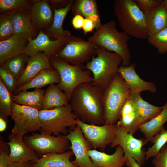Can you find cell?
Wrapping results in <instances>:
<instances>
[{
	"mask_svg": "<svg viewBox=\"0 0 167 167\" xmlns=\"http://www.w3.org/2000/svg\"><path fill=\"white\" fill-rule=\"evenodd\" d=\"M103 91L91 83H83L75 88L69 104L78 119L89 124L101 125L105 124L101 102Z\"/></svg>",
	"mask_w": 167,
	"mask_h": 167,
	"instance_id": "cell-1",
	"label": "cell"
},
{
	"mask_svg": "<svg viewBox=\"0 0 167 167\" xmlns=\"http://www.w3.org/2000/svg\"><path fill=\"white\" fill-rule=\"evenodd\" d=\"M130 38L125 32L118 31L115 22L111 20L101 24L87 40L97 46L119 55L122 60V65L126 66L131 64V56L128 45Z\"/></svg>",
	"mask_w": 167,
	"mask_h": 167,
	"instance_id": "cell-2",
	"label": "cell"
},
{
	"mask_svg": "<svg viewBox=\"0 0 167 167\" xmlns=\"http://www.w3.org/2000/svg\"><path fill=\"white\" fill-rule=\"evenodd\" d=\"M91 59L85 65L86 69L93 75L92 84L104 90L109 85L117 74L122 60L118 54L108 51L105 49L96 46Z\"/></svg>",
	"mask_w": 167,
	"mask_h": 167,
	"instance_id": "cell-3",
	"label": "cell"
},
{
	"mask_svg": "<svg viewBox=\"0 0 167 167\" xmlns=\"http://www.w3.org/2000/svg\"><path fill=\"white\" fill-rule=\"evenodd\" d=\"M113 9L123 32L130 36L147 39L148 35L145 15L138 7L135 0H116Z\"/></svg>",
	"mask_w": 167,
	"mask_h": 167,
	"instance_id": "cell-4",
	"label": "cell"
},
{
	"mask_svg": "<svg viewBox=\"0 0 167 167\" xmlns=\"http://www.w3.org/2000/svg\"><path fill=\"white\" fill-rule=\"evenodd\" d=\"M130 93L125 81L118 73L109 86L104 90L102 95L101 102L105 124H116Z\"/></svg>",
	"mask_w": 167,
	"mask_h": 167,
	"instance_id": "cell-5",
	"label": "cell"
},
{
	"mask_svg": "<svg viewBox=\"0 0 167 167\" xmlns=\"http://www.w3.org/2000/svg\"><path fill=\"white\" fill-rule=\"evenodd\" d=\"M49 61L53 68L58 71L59 75L60 82L57 86L65 93L69 100L78 86L93 81L91 71L84 70L85 68L84 64L72 65L56 55L50 57Z\"/></svg>",
	"mask_w": 167,
	"mask_h": 167,
	"instance_id": "cell-6",
	"label": "cell"
},
{
	"mask_svg": "<svg viewBox=\"0 0 167 167\" xmlns=\"http://www.w3.org/2000/svg\"><path fill=\"white\" fill-rule=\"evenodd\" d=\"M42 131L53 135H67L68 129L77 125V118L73 112L70 104L49 110H39Z\"/></svg>",
	"mask_w": 167,
	"mask_h": 167,
	"instance_id": "cell-7",
	"label": "cell"
},
{
	"mask_svg": "<svg viewBox=\"0 0 167 167\" xmlns=\"http://www.w3.org/2000/svg\"><path fill=\"white\" fill-rule=\"evenodd\" d=\"M40 131V133L25 135L23 138L25 143L38 156L50 152L63 153L71 149L70 141L66 135H52L48 132Z\"/></svg>",
	"mask_w": 167,
	"mask_h": 167,
	"instance_id": "cell-8",
	"label": "cell"
},
{
	"mask_svg": "<svg viewBox=\"0 0 167 167\" xmlns=\"http://www.w3.org/2000/svg\"><path fill=\"white\" fill-rule=\"evenodd\" d=\"M11 117L14 122L11 133L14 135L23 138L29 132L41 130L39 110L34 107L14 102Z\"/></svg>",
	"mask_w": 167,
	"mask_h": 167,
	"instance_id": "cell-9",
	"label": "cell"
},
{
	"mask_svg": "<svg viewBox=\"0 0 167 167\" xmlns=\"http://www.w3.org/2000/svg\"><path fill=\"white\" fill-rule=\"evenodd\" d=\"M96 46L89 41L71 36L69 42L56 56L72 65L84 64L91 59Z\"/></svg>",
	"mask_w": 167,
	"mask_h": 167,
	"instance_id": "cell-10",
	"label": "cell"
},
{
	"mask_svg": "<svg viewBox=\"0 0 167 167\" xmlns=\"http://www.w3.org/2000/svg\"><path fill=\"white\" fill-rule=\"evenodd\" d=\"M116 126L115 136L110 147L114 148L118 146H121L127 159L129 158H133L141 166H143L146 160V151L143 148L148 142L146 139H137L133 134Z\"/></svg>",
	"mask_w": 167,
	"mask_h": 167,
	"instance_id": "cell-11",
	"label": "cell"
},
{
	"mask_svg": "<svg viewBox=\"0 0 167 167\" xmlns=\"http://www.w3.org/2000/svg\"><path fill=\"white\" fill-rule=\"evenodd\" d=\"M77 121V124L92 149H99L104 151L107 146L112 142L116 132L115 124L97 125L84 123L78 118Z\"/></svg>",
	"mask_w": 167,
	"mask_h": 167,
	"instance_id": "cell-12",
	"label": "cell"
},
{
	"mask_svg": "<svg viewBox=\"0 0 167 167\" xmlns=\"http://www.w3.org/2000/svg\"><path fill=\"white\" fill-rule=\"evenodd\" d=\"M71 143V149L75 159L72 163L78 167H95L89 155L92 148L85 138L82 130L77 125L69 129L66 135Z\"/></svg>",
	"mask_w": 167,
	"mask_h": 167,
	"instance_id": "cell-13",
	"label": "cell"
},
{
	"mask_svg": "<svg viewBox=\"0 0 167 167\" xmlns=\"http://www.w3.org/2000/svg\"><path fill=\"white\" fill-rule=\"evenodd\" d=\"M70 36L53 41L41 30L35 38L28 41L24 53L31 57L38 52H41L50 58L56 55L62 49L69 41Z\"/></svg>",
	"mask_w": 167,
	"mask_h": 167,
	"instance_id": "cell-14",
	"label": "cell"
},
{
	"mask_svg": "<svg viewBox=\"0 0 167 167\" xmlns=\"http://www.w3.org/2000/svg\"><path fill=\"white\" fill-rule=\"evenodd\" d=\"M24 138V137H23ZM23 138L10 133L8 136L9 157L14 162L30 163L38 158V155L24 142Z\"/></svg>",
	"mask_w": 167,
	"mask_h": 167,
	"instance_id": "cell-15",
	"label": "cell"
},
{
	"mask_svg": "<svg viewBox=\"0 0 167 167\" xmlns=\"http://www.w3.org/2000/svg\"><path fill=\"white\" fill-rule=\"evenodd\" d=\"M135 63L128 66L120 65L118 73L122 77L131 92H139L147 91L154 93L157 91L155 84L142 79L135 71Z\"/></svg>",
	"mask_w": 167,
	"mask_h": 167,
	"instance_id": "cell-16",
	"label": "cell"
},
{
	"mask_svg": "<svg viewBox=\"0 0 167 167\" xmlns=\"http://www.w3.org/2000/svg\"><path fill=\"white\" fill-rule=\"evenodd\" d=\"M30 12L32 23L37 33L52 26L54 13L48 1L37 0L33 4Z\"/></svg>",
	"mask_w": 167,
	"mask_h": 167,
	"instance_id": "cell-17",
	"label": "cell"
},
{
	"mask_svg": "<svg viewBox=\"0 0 167 167\" xmlns=\"http://www.w3.org/2000/svg\"><path fill=\"white\" fill-rule=\"evenodd\" d=\"M10 13L14 35L28 41L36 37L37 33L32 25L30 11H19Z\"/></svg>",
	"mask_w": 167,
	"mask_h": 167,
	"instance_id": "cell-18",
	"label": "cell"
},
{
	"mask_svg": "<svg viewBox=\"0 0 167 167\" xmlns=\"http://www.w3.org/2000/svg\"><path fill=\"white\" fill-rule=\"evenodd\" d=\"M45 69H54L49 58L44 53L39 52L30 57L23 74L17 80L16 88L26 84Z\"/></svg>",
	"mask_w": 167,
	"mask_h": 167,
	"instance_id": "cell-19",
	"label": "cell"
},
{
	"mask_svg": "<svg viewBox=\"0 0 167 167\" xmlns=\"http://www.w3.org/2000/svg\"><path fill=\"white\" fill-rule=\"evenodd\" d=\"M88 153L95 167H121L126 164L127 160L122 148L119 146L116 147L112 154L96 149L90 150Z\"/></svg>",
	"mask_w": 167,
	"mask_h": 167,
	"instance_id": "cell-20",
	"label": "cell"
},
{
	"mask_svg": "<svg viewBox=\"0 0 167 167\" xmlns=\"http://www.w3.org/2000/svg\"><path fill=\"white\" fill-rule=\"evenodd\" d=\"M116 125L133 135L139 129L138 115L135 105L129 98L123 105Z\"/></svg>",
	"mask_w": 167,
	"mask_h": 167,
	"instance_id": "cell-21",
	"label": "cell"
},
{
	"mask_svg": "<svg viewBox=\"0 0 167 167\" xmlns=\"http://www.w3.org/2000/svg\"><path fill=\"white\" fill-rule=\"evenodd\" d=\"M73 155L70 150L61 153H49L29 163V165L30 167H78L70 160Z\"/></svg>",
	"mask_w": 167,
	"mask_h": 167,
	"instance_id": "cell-22",
	"label": "cell"
},
{
	"mask_svg": "<svg viewBox=\"0 0 167 167\" xmlns=\"http://www.w3.org/2000/svg\"><path fill=\"white\" fill-rule=\"evenodd\" d=\"M73 1V0H71L68 5L64 8H54V15L52 26L49 28L42 30L51 40L54 41L68 38L71 36L69 31L63 29V24L67 14L71 10Z\"/></svg>",
	"mask_w": 167,
	"mask_h": 167,
	"instance_id": "cell-23",
	"label": "cell"
},
{
	"mask_svg": "<svg viewBox=\"0 0 167 167\" xmlns=\"http://www.w3.org/2000/svg\"><path fill=\"white\" fill-rule=\"evenodd\" d=\"M60 78L58 71L54 69H45L26 84L15 89L14 95L32 89H40L47 85L59 83Z\"/></svg>",
	"mask_w": 167,
	"mask_h": 167,
	"instance_id": "cell-24",
	"label": "cell"
},
{
	"mask_svg": "<svg viewBox=\"0 0 167 167\" xmlns=\"http://www.w3.org/2000/svg\"><path fill=\"white\" fill-rule=\"evenodd\" d=\"M28 41L14 35L11 38L0 41V65L8 59L24 53Z\"/></svg>",
	"mask_w": 167,
	"mask_h": 167,
	"instance_id": "cell-25",
	"label": "cell"
},
{
	"mask_svg": "<svg viewBox=\"0 0 167 167\" xmlns=\"http://www.w3.org/2000/svg\"><path fill=\"white\" fill-rule=\"evenodd\" d=\"M140 93L131 92L130 95L137 112L139 127L158 115L162 109V106H156L145 101L142 97Z\"/></svg>",
	"mask_w": 167,
	"mask_h": 167,
	"instance_id": "cell-26",
	"label": "cell"
},
{
	"mask_svg": "<svg viewBox=\"0 0 167 167\" xmlns=\"http://www.w3.org/2000/svg\"><path fill=\"white\" fill-rule=\"evenodd\" d=\"M71 10L74 16L80 15L88 18L95 23L97 29L102 24L98 11V5L96 0H73Z\"/></svg>",
	"mask_w": 167,
	"mask_h": 167,
	"instance_id": "cell-27",
	"label": "cell"
},
{
	"mask_svg": "<svg viewBox=\"0 0 167 167\" xmlns=\"http://www.w3.org/2000/svg\"><path fill=\"white\" fill-rule=\"evenodd\" d=\"M144 14L148 36L167 27V13L162 4Z\"/></svg>",
	"mask_w": 167,
	"mask_h": 167,
	"instance_id": "cell-28",
	"label": "cell"
},
{
	"mask_svg": "<svg viewBox=\"0 0 167 167\" xmlns=\"http://www.w3.org/2000/svg\"><path fill=\"white\" fill-rule=\"evenodd\" d=\"M167 122V102L162 106L161 112L148 122L141 125L139 128L147 142H151L153 137L158 134Z\"/></svg>",
	"mask_w": 167,
	"mask_h": 167,
	"instance_id": "cell-29",
	"label": "cell"
},
{
	"mask_svg": "<svg viewBox=\"0 0 167 167\" xmlns=\"http://www.w3.org/2000/svg\"><path fill=\"white\" fill-rule=\"evenodd\" d=\"M67 96L55 84H50L45 93L42 109L49 110L68 105Z\"/></svg>",
	"mask_w": 167,
	"mask_h": 167,
	"instance_id": "cell-30",
	"label": "cell"
},
{
	"mask_svg": "<svg viewBox=\"0 0 167 167\" xmlns=\"http://www.w3.org/2000/svg\"><path fill=\"white\" fill-rule=\"evenodd\" d=\"M45 91L35 89L33 91H22L13 96L14 102L19 105L34 107L39 110L42 109L44 96Z\"/></svg>",
	"mask_w": 167,
	"mask_h": 167,
	"instance_id": "cell-31",
	"label": "cell"
},
{
	"mask_svg": "<svg viewBox=\"0 0 167 167\" xmlns=\"http://www.w3.org/2000/svg\"><path fill=\"white\" fill-rule=\"evenodd\" d=\"M13 93L5 86L0 78V117L8 122V118L11 116L14 103Z\"/></svg>",
	"mask_w": 167,
	"mask_h": 167,
	"instance_id": "cell-32",
	"label": "cell"
},
{
	"mask_svg": "<svg viewBox=\"0 0 167 167\" xmlns=\"http://www.w3.org/2000/svg\"><path fill=\"white\" fill-rule=\"evenodd\" d=\"M29 57L22 53L8 59L3 65L18 80L23 74Z\"/></svg>",
	"mask_w": 167,
	"mask_h": 167,
	"instance_id": "cell-33",
	"label": "cell"
},
{
	"mask_svg": "<svg viewBox=\"0 0 167 167\" xmlns=\"http://www.w3.org/2000/svg\"><path fill=\"white\" fill-rule=\"evenodd\" d=\"M32 4L31 0H0V14L19 11H30Z\"/></svg>",
	"mask_w": 167,
	"mask_h": 167,
	"instance_id": "cell-34",
	"label": "cell"
},
{
	"mask_svg": "<svg viewBox=\"0 0 167 167\" xmlns=\"http://www.w3.org/2000/svg\"><path fill=\"white\" fill-rule=\"evenodd\" d=\"M151 142L153 145L146 151V159L155 156L167 143V130L163 127L161 131L152 138Z\"/></svg>",
	"mask_w": 167,
	"mask_h": 167,
	"instance_id": "cell-35",
	"label": "cell"
},
{
	"mask_svg": "<svg viewBox=\"0 0 167 167\" xmlns=\"http://www.w3.org/2000/svg\"><path fill=\"white\" fill-rule=\"evenodd\" d=\"M147 39L149 43L156 48L159 54L167 52V27L148 36Z\"/></svg>",
	"mask_w": 167,
	"mask_h": 167,
	"instance_id": "cell-36",
	"label": "cell"
},
{
	"mask_svg": "<svg viewBox=\"0 0 167 167\" xmlns=\"http://www.w3.org/2000/svg\"><path fill=\"white\" fill-rule=\"evenodd\" d=\"M14 35L10 13L0 15V41L9 39Z\"/></svg>",
	"mask_w": 167,
	"mask_h": 167,
	"instance_id": "cell-37",
	"label": "cell"
},
{
	"mask_svg": "<svg viewBox=\"0 0 167 167\" xmlns=\"http://www.w3.org/2000/svg\"><path fill=\"white\" fill-rule=\"evenodd\" d=\"M0 78L8 89L14 94L17 87L18 80L4 65L0 66Z\"/></svg>",
	"mask_w": 167,
	"mask_h": 167,
	"instance_id": "cell-38",
	"label": "cell"
},
{
	"mask_svg": "<svg viewBox=\"0 0 167 167\" xmlns=\"http://www.w3.org/2000/svg\"><path fill=\"white\" fill-rule=\"evenodd\" d=\"M138 7L144 14L162 4V0H135Z\"/></svg>",
	"mask_w": 167,
	"mask_h": 167,
	"instance_id": "cell-39",
	"label": "cell"
},
{
	"mask_svg": "<svg viewBox=\"0 0 167 167\" xmlns=\"http://www.w3.org/2000/svg\"><path fill=\"white\" fill-rule=\"evenodd\" d=\"M152 162L154 167H167V145H165L154 157Z\"/></svg>",
	"mask_w": 167,
	"mask_h": 167,
	"instance_id": "cell-40",
	"label": "cell"
},
{
	"mask_svg": "<svg viewBox=\"0 0 167 167\" xmlns=\"http://www.w3.org/2000/svg\"><path fill=\"white\" fill-rule=\"evenodd\" d=\"M9 150L0 151V167H9L12 161L9 157Z\"/></svg>",
	"mask_w": 167,
	"mask_h": 167,
	"instance_id": "cell-41",
	"label": "cell"
},
{
	"mask_svg": "<svg viewBox=\"0 0 167 167\" xmlns=\"http://www.w3.org/2000/svg\"><path fill=\"white\" fill-rule=\"evenodd\" d=\"M96 26L95 23L90 19L85 18L84 19L82 29L85 34L92 31Z\"/></svg>",
	"mask_w": 167,
	"mask_h": 167,
	"instance_id": "cell-42",
	"label": "cell"
},
{
	"mask_svg": "<svg viewBox=\"0 0 167 167\" xmlns=\"http://www.w3.org/2000/svg\"><path fill=\"white\" fill-rule=\"evenodd\" d=\"M85 18L80 15H76L73 17L71 23L73 27L76 29L82 28Z\"/></svg>",
	"mask_w": 167,
	"mask_h": 167,
	"instance_id": "cell-43",
	"label": "cell"
},
{
	"mask_svg": "<svg viewBox=\"0 0 167 167\" xmlns=\"http://www.w3.org/2000/svg\"><path fill=\"white\" fill-rule=\"evenodd\" d=\"M71 0H51L50 2L54 8L61 9L66 7Z\"/></svg>",
	"mask_w": 167,
	"mask_h": 167,
	"instance_id": "cell-44",
	"label": "cell"
},
{
	"mask_svg": "<svg viewBox=\"0 0 167 167\" xmlns=\"http://www.w3.org/2000/svg\"><path fill=\"white\" fill-rule=\"evenodd\" d=\"M126 164L128 167H141L133 158H129L127 159Z\"/></svg>",
	"mask_w": 167,
	"mask_h": 167,
	"instance_id": "cell-45",
	"label": "cell"
},
{
	"mask_svg": "<svg viewBox=\"0 0 167 167\" xmlns=\"http://www.w3.org/2000/svg\"><path fill=\"white\" fill-rule=\"evenodd\" d=\"M29 163H19L12 161L9 167H28Z\"/></svg>",
	"mask_w": 167,
	"mask_h": 167,
	"instance_id": "cell-46",
	"label": "cell"
},
{
	"mask_svg": "<svg viewBox=\"0 0 167 167\" xmlns=\"http://www.w3.org/2000/svg\"><path fill=\"white\" fill-rule=\"evenodd\" d=\"M7 122L3 118L0 117V131H4L6 128Z\"/></svg>",
	"mask_w": 167,
	"mask_h": 167,
	"instance_id": "cell-47",
	"label": "cell"
},
{
	"mask_svg": "<svg viewBox=\"0 0 167 167\" xmlns=\"http://www.w3.org/2000/svg\"><path fill=\"white\" fill-rule=\"evenodd\" d=\"M162 5L165 8L167 13V0H163Z\"/></svg>",
	"mask_w": 167,
	"mask_h": 167,
	"instance_id": "cell-48",
	"label": "cell"
},
{
	"mask_svg": "<svg viewBox=\"0 0 167 167\" xmlns=\"http://www.w3.org/2000/svg\"><path fill=\"white\" fill-rule=\"evenodd\" d=\"M28 167H30L29 165V164H28Z\"/></svg>",
	"mask_w": 167,
	"mask_h": 167,
	"instance_id": "cell-49",
	"label": "cell"
},
{
	"mask_svg": "<svg viewBox=\"0 0 167 167\" xmlns=\"http://www.w3.org/2000/svg\"><path fill=\"white\" fill-rule=\"evenodd\" d=\"M121 167H124L123 166H122Z\"/></svg>",
	"mask_w": 167,
	"mask_h": 167,
	"instance_id": "cell-50",
	"label": "cell"
}]
</instances>
